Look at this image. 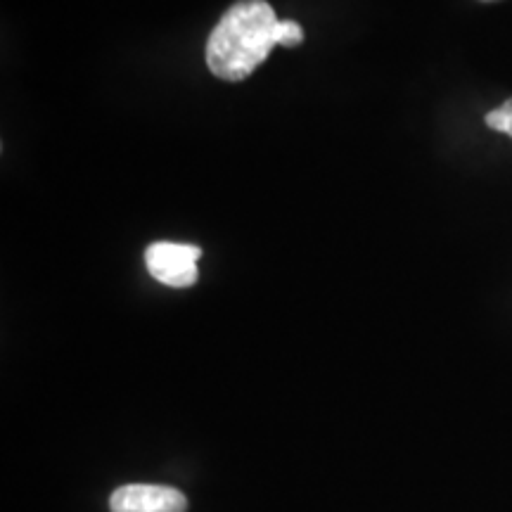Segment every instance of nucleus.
Returning a JSON list of instances; mask_svg holds the SVG:
<instances>
[{"instance_id": "nucleus-1", "label": "nucleus", "mask_w": 512, "mask_h": 512, "mask_svg": "<svg viewBox=\"0 0 512 512\" xmlns=\"http://www.w3.org/2000/svg\"><path fill=\"white\" fill-rule=\"evenodd\" d=\"M280 19L266 0H240L219 19L207 41V67L221 81L247 79L275 48Z\"/></svg>"}, {"instance_id": "nucleus-2", "label": "nucleus", "mask_w": 512, "mask_h": 512, "mask_svg": "<svg viewBox=\"0 0 512 512\" xmlns=\"http://www.w3.org/2000/svg\"><path fill=\"white\" fill-rule=\"evenodd\" d=\"M202 249L183 242L159 240L147 247L145 266L155 280L169 287H190L197 283V259Z\"/></svg>"}, {"instance_id": "nucleus-3", "label": "nucleus", "mask_w": 512, "mask_h": 512, "mask_svg": "<svg viewBox=\"0 0 512 512\" xmlns=\"http://www.w3.org/2000/svg\"><path fill=\"white\" fill-rule=\"evenodd\" d=\"M112 512H188V498L174 486L126 484L110 498Z\"/></svg>"}, {"instance_id": "nucleus-4", "label": "nucleus", "mask_w": 512, "mask_h": 512, "mask_svg": "<svg viewBox=\"0 0 512 512\" xmlns=\"http://www.w3.org/2000/svg\"><path fill=\"white\" fill-rule=\"evenodd\" d=\"M304 43V29L299 22H292V19H280L278 27H275V46H302Z\"/></svg>"}, {"instance_id": "nucleus-5", "label": "nucleus", "mask_w": 512, "mask_h": 512, "mask_svg": "<svg viewBox=\"0 0 512 512\" xmlns=\"http://www.w3.org/2000/svg\"><path fill=\"white\" fill-rule=\"evenodd\" d=\"M486 126L494 128V131L508 133L512 136V100L503 102L501 107H496L494 112L486 114Z\"/></svg>"}]
</instances>
